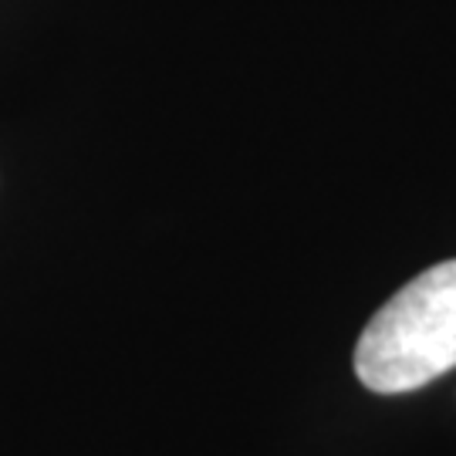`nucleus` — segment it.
<instances>
[{"instance_id": "1", "label": "nucleus", "mask_w": 456, "mask_h": 456, "mask_svg": "<svg viewBox=\"0 0 456 456\" xmlns=\"http://www.w3.org/2000/svg\"><path fill=\"white\" fill-rule=\"evenodd\" d=\"M456 369V261L412 277L365 325L355 375L375 395H406Z\"/></svg>"}]
</instances>
